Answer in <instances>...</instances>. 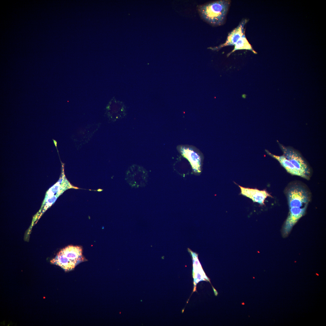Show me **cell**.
<instances>
[{
    "instance_id": "6da1fadb",
    "label": "cell",
    "mask_w": 326,
    "mask_h": 326,
    "mask_svg": "<svg viewBox=\"0 0 326 326\" xmlns=\"http://www.w3.org/2000/svg\"><path fill=\"white\" fill-rule=\"evenodd\" d=\"M230 2L228 0L210 2L199 5L198 11L206 22L213 26H220L225 21Z\"/></svg>"
},
{
    "instance_id": "3957f363",
    "label": "cell",
    "mask_w": 326,
    "mask_h": 326,
    "mask_svg": "<svg viewBox=\"0 0 326 326\" xmlns=\"http://www.w3.org/2000/svg\"><path fill=\"white\" fill-rule=\"evenodd\" d=\"M57 255L62 263L72 270L84 260L82 248L78 246H68L62 249Z\"/></svg>"
},
{
    "instance_id": "9c48e42d",
    "label": "cell",
    "mask_w": 326,
    "mask_h": 326,
    "mask_svg": "<svg viewBox=\"0 0 326 326\" xmlns=\"http://www.w3.org/2000/svg\"><path fill=\"white\" fill-rule=\"evenodd\" d=\"M234 46V47L233 50L227 55L228 56H229L232 53L237 50H248L251 51L255 54L257 53V52L254 50L252 46L248 41L245 36V33L237 41Z\"/></svg>"
},
{
    "instance_id": "7a4b0ae2",
    "label": "cell",
    "mask_w": 326,
    "mask_h": 326,
    "mask_svg": "<svg viewBox=\"0 0 326 326\" xmlns=\"http://www.w3.org/2000/svg\"><path fill=\"white\" fill-rule=\"evenodd\" d=\"M284 193L289 208L300 207L310 201L311 193L305 184L299 181L291 182L286 187Z\"/></svg>"
},
{
    "instance_id": "52a82bcc",
    "label": "cell",
    "mask_w": 326,
    "mask_h": 326,
    "mask_svg": "<svg viewBox=\"0 0 326 326\" xmlns=\"http://www.w3.org/2000/svg\"><path fill=\"white\" fill-rule=\"evenodd\" d=\"M237 185L241 190L240 194L249 198L254 202L258 203L260 205L264 204L265 200L267 197H272L265 190H260L256 188L243 187Z\"/></svg>"
},
{
    "instance_id": "8992f818",
    "label": "cell",
    "mask_w": 326,
    "mask_h": 326,
    "mask_svg": "<svg viewBox=\"0 0 326 326\" xmlns=\"http://www.w3.org/2000/svg\"><path fill=\"white\" fill-rule=\"evenodd\" d=\"M248 21L247 19H245L241 21L237 27L229 33L226 40L224 43L217 46L210 47L208 48L215 50H219L225 46H234L245 33L244 27Z\"/></svg>"
},
{
    "instance_id": "ba28073f",
    "label": "cell",
    "mask_w": 326,
    "mask_h": 326,
    "mask_svg": "<svg viewBox=\"0 0 326 326\" xmlns=\"http://www.w3.org/2000/svg\"><path fill=\"white\" fill-rule=\"evenodd\" d=\"M265 151L268 155L277 160L288 173L306 179L305 176L284 155L281 156L275 155L267 149L265 150Z\"/></svg>"
},
{
    "instance_id": "5b68a950",
    "label": "cell",
    "mask_w": 326,
    "mask_h": 326,
    "mask_svg": "<svg viewBox=\"0 0 326 326\" xmlns=\"http://www.w3.org/2000/svg\"><path fill=\"white\" fill-rule=\"evenodd\" d=\"M280 147L286 158L305 176L306 179L309 180L311 174V169L301 155L290 148L282 145Z\"/></svg>"
},
{
    "instance_id": "277c9868",
    "label": "cell",
    "mask_w": 326,
    "mask_h": 326,
    "mask_svg": "<svg viewBox=\"0 0 326 326\" xmlns=\"http://www.w3.org/2000/svg\"><path fill=\"white\" fill-rule=\"evenodd\" d=\"M179 152L190 162L193 171L200 173L201 171L203 155L196 148L190 145H179L177 147Z\"/></svg>"
}]
</instances>
